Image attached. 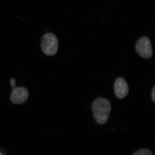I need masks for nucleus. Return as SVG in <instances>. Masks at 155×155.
Masks as SVG:
<instances>
[{"instance_id": "obj_1", "label": "nucleus", "mask_w": 155, "mask_h": 155, "mask_svg": "<svg viewBox=\"0 0 155 155\" xmlns=\"http://www.w3.org/2000/svg\"><path fill=\"white\" fill-rule=\"evenodd\" d=\"M92 110L96 122L100 125H103L109 119L111 110L110 103L104 98H98L93 103Z\"/></svg>"}, {"instance_id": "obj_2", "label": "nucleus", "mask_w": 155, "mask_h": 155, "mask_svg": "<svg viewBox=\"0 0 155 155\" xmlns=\"http://www.w3.org/2000/svg\"><path fill=\"white\" fill-rule=\"evenodd\" d=\"M58 40L54 35L48 33L41 40V47L43 52L49 56L54 55L58 51Z\"/></svg>"}, {"instance_id": "obj_3", "label": "nucleus", "mask_w": 155, "mask_h": 155, "mask_svg": "<svg viewBox=\"0 0 155 155\" xmlns=\"http://www.w3.org/2000/svg\"><path fill=\"white\" fill-rule=\"evenodd\" d=\"M135 50L141 58L149 59L152 57L151 44L149 38L147 37H142L137 41L135 45Z\"/></svg>"}, {"instance_id": "obj_4", "label": "nucleus", "mask_w": 155, "mask_h": 155, "mask_svg": "<svg viewBox=\"0 0 155 155\" xmlns=\"http://www.w3.org/2000/svg\"><path fill=\"white\" fill-rule=\"evenodd\" d=\"M10 99L14 104H21L26 101L28 98V90L25 87H12Z\"/></svg>"}, {"instance_id": "obj_5", "label": "nucleus", "mask_w": 155, "mask_h": 155, "mask_svg": "<svg viewBox=\"0 0 155 155\" xmlns=\"http://www.w3.org/2000/svg\"><path fill=\"white\" fill-rule=\"evenodd\" d=\"M114 88L115 95L119 99L124 98L128 94V84L126 81L121 78H117L115 81Z\"/></svg>"}, {"instance_id": "obj_6", "label": "nucleus", "mask_w": 155, "mask_h": 155, "mask_svg": "<svg viewBox=\"0 0 155 155\" xmlns=\"http://www.w3.org/2000/svg\"><path fill=\"white\" fill-rule=\"evenodd\" d=\"M132 155H152V153L149 150L143 149L136 152Z\"/></svg>"}, {"instance_id": "obj_7", "label": "nucleus", "mask_w": 155, "mask_h": 155, "mask_svg": "<svg viewBox=\"0 0 155 155\" xmlns=\"http://www.w3.org/2000/svg\"><path fill=\"white\" fill-rule=\"evenodd\" d=\"M152 100L154 103H155V86L153 87L151 94Z\"/></svg>"}, {"instance_id": "obj_8", "label": "nucleus", "mask_w": 155, "mask_h": 155, "mask_svg": "<svg viewBox=\"0 0 155 155\" xmlns=\"http://www.w3.org/2000/svg\"><path fill=\"white\" fill-rule=\"evenodd\" d=\"M10 84L12 87L15 86L16 85V80L14 78H12L10 81Z\"/></svg>"}, {"instance_id": "obj_9", "label": "nucleus", "mask_w": 155, "mask_h": 155, "mask_svg": "<svg viewBox=\"0 0 155 155\" xmlns=\"http://www.w3.org/2000/svg\"><path fill=\"white\" fill-rule=\"evenodd\" d=\"M0 155H2V154L1 153H0Z\"/></svg>"}]
</instances>
